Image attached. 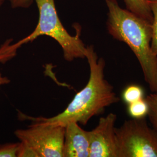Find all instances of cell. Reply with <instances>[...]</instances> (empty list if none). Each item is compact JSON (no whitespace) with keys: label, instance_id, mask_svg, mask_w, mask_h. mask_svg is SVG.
Listing matches in <instances>:
<instances>
[{"label":"cell","instance_id":"obj_1","mask_svg":"<svg viewBox=\"0 0 157 157\" xmlns=\"http://www.w3.org/2000/svg\"><path fill=\"white\" fill-rule=\"evenodd\" d=\"M86 58L90 67L89 81L63 112L51 118H34L19 112V118L22 121H37L65 126L70 122L86 125L93 117L101 115L107 107L118 102L120 98L114 92L112 85L105 78L104 58H98L92 45L86 47Z\"/></svg>","mask_w":157,"mask_h":157},{"label":"cell","instance_id":"obj_2","mask_svg":"<svg viewBox=\"0 0 157 157\" xmlns=\"http://www.w3.org/2000/svg\"><path fill=\"white\" fill-rule=\"evenodd\" d=\"M105 2L108 9V33L129 46L140 63L150 89L157 93V56L151 48L152 23L122 8L117 0Z\"/></svg>","mask_w":157,"mask_h":157},{"label":"cell","instance_id":"obj_3","mask_svg":"<svg viewBox=\"0 0 157 157\" xmlns=\"http://www.w3.org/2000/svg\"><path fill=\"white\" fill-rule=\"evenodd\" d=\"M39 12V22L33 32L26 37L13 44L17 50L22 45L32 42L41 36H47L55 40L63 51L67 62L75 59L86 58V47L80 36V28H76L75 36H71L63 27L56 12L54 0H34Z\"/></svg>","mask_w":157,"mask_h":157},{"label":"cell","instance_id":"obj_4","mask_svg":"<svg viewBox=\"0 0 157 157\" xmlns=\"http://www.w3.org/2000/svg\"><path fill=\"white\" fill-rule=\"evenodd\" d=\"M30 121L32 124L27 129L14 132L20 141L18 157H63L65 126Z\"/></svg>","mask_w":157,"mask_h":157},{"label":"cell","instance_id":"obj_5","mask_svg":"<svg viewBox=\"0 0 157 157\" xmlns=\"http://www.w3.org/2000/svg\"><path fill=\"white\" fill-rule=\"evenodd\" d=\"M115 136L117 157H157V132L145 118L125 121Z\"/></svg>","mask_w":157,"mask_h":157},{"label":"cell","instance_id":"obj_6","mask_svg":"<svg viewBox=\"0 0 157 157\" xmlns=\"http://www.w3.org/2000/svg\"><path fill=\"white\" fill-rule=\"evenodd\" d=\"M117 115L113 113L100 119L95 128L89 131V157H117L115 136Z\"/></svg>","mask_w":157,"mask_h":157},{"label":"cell","instance_id":"obj_7","mask_svg":"<svg viewBox=\"0 0 157 157\" xmlns=\"http://www.w3.org/2000/svg\"><path fill=\"white\" fill-rule=\"evenodd\" d=\"M89 131L82 129L76 122L65 125L63 157H89Z\"/></svg>","mask_w":157,"mask_h":157},{"label":"cell","instance_id":"obj_8","mask_svg":"<svg viewBox=\"0 0 157 157\" xmlns=\"http://www.w3.org/2000/svg\"><path fill=\"white\" fill-rule=\"evenodd\" d=\"M126 9L152 23L151 12L147 0H124Z\"/></svg>","mask_w":157,"mask_h":157},{"label":"cell","instance_id":"obj_9","mask_svg":"<svg viewBox=\"0 0 157 157\" xmlns=\"http://www.w3.org/2000/svg\"><path fill=\"white\" fill-rule=\"evenodd\" d=\"M128 110L130 116L133 118H144L148 112V105L145 99H142L129 104Z\"/></svg>","mask_w":157,"mask_h":157},{"label":"cell","instance_id":"obj_10","mask_svg":"<svg viewBox=\"0 0 157 157\" xmlns=\"http://www.w3.org/2000/svg\"><path fill=\"white\" fill-rule=\"evenodd\" d=\"M143 96L144 91L140 86L136 84L128 86L122 94L123 100L128 104L144 99Z\"/></svg>","mask_w":157,"mask_h":157},{"label":"cell","instance_id":"obj_11","mask_svg":"<svg viewBox=\"0 0 157 157\" xmlns=\"http://www.w3.org/2000/svg\"><path fill=\"white\" fill-rule=\"evenodd\" d=\"M147 2L152 16L151 48L153 52L157 56V0H147Z\"/></svg>","mask_w":157,"mask_h":157},{"label":"cell","instance_id":"obj_12","mask_svg":"<svg viewBox=\"0 0 157 157\" xmlns=\"http://www.w3.org/2000/svg\"><path fill=\"white\" fill-rule=\"evenodd\" d=\"M148 105V117L152 128L157 132V93H152L145 99Z\"/></svg>","mask_w":157,"mask_h":157},{"label":"cell","instance_id":"obj_13","mask_svg":"<svg viewBox=\"0 0 157 157\" xmlns=\"http://www.w3.org/2000/svg\"><path fill=\"white\" fill-rule=\"evenodd\" d=\"M1 6H0V8ZM12 40H8L0 47V63H5L16 56L17 51L13 48L11 44Z\"/></svg>","mask_w":157,"mask_h":157},{"label":"cell","instance_id":"obj_14","mask_svg":"<svg viewBox=\"0 0 157 157\" xmlns=\"http://www.w3.org/2000/svg\"><path fill=\"white\" fill-rule=\"evenodd\" d=\"M20 142L0 145V157H18Z\"/></svg>","mask_w":157,"mask_h":157},{"label":"cell","instance_id":"obj_15","mask_svg":"<svg viewBox=\"0 0 157 157\" xmlns=\"http://www.w3.org/2000/svg\"><path fill=\"white\" fill-rule=\"evenodd\" d=\"M6 1L10 2L12 8H28L33 4L34 0H0V6H2Z\"/></svg>","mask_w":157,"mask_h":157},{"label":"cell","instance_id":"obj_16","mask_svg":"<svg viewBox=\"0 0 157 157\" xmlns=\"http://www.w3.org/2000/svg\"><path fill=\"white\" fill-rule=\"evenodd\" d=\"M11 82V80L6 76H3L0 73V88L2 86L9 84Z\"/></svg>","mask_w":157,"mask_h":157}]
</instances>
